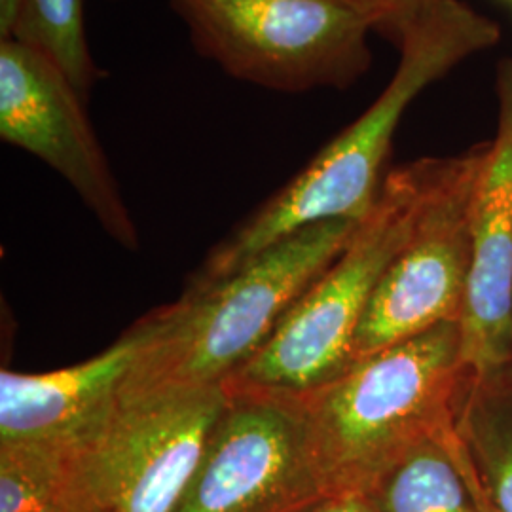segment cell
<instances>
[{"label":"cell","instance_id":"obj_9","mask_svg":"<svg viewBox=\"0 0 512 512\" xmlns=\"http://www.w3.org/2000/svg\"><path fill=\"white\" fill-rule=\"evenodd\" d=\"M0 139L59 173L110 238L126 249L139 247L86 99L52 59L16 38L0 40Z\"/></svg>","mask_w":512,"mask_h":512},{"label":"cell","instance_id":"obj_5","mask_svg":"<svg viewBox=\"0 0 512 512\" xmlns=\"http://www.w3.org/2000/svg\"><path fill=\"white\" fill-rule=\"evenodd\" d=\"M226 401L217 387H131L88 431L52 512H173Z\"/></svg>","mask_w":512,"mask_h":512},{"label":"cell","instance_id":"obj_20","mask_svg":"<svg viewBox=\"0 0 512 512\" xmlns=\"http://www.w3.org/2000/svg\"><path fill=\"white\" fill-rule=\"evenodd\" d=\"M346 2L357 6V8H363L368 14H372L374 21H376V14L380 10V0H346Z\"/></svg>","mask_w":512,"mask_h":512},{"label":"cell","instance_id":"obj_14","mask_svg":"<svg viewBox=\"0 0 512 512\" xmlns=\"http://www.w3.org/2000/svg\"><path fill=\"white\" fill-rule=\"evenodd\" d=\"M80 437L0 439V512H52Z\"/></svg>","mask_w":512,"mask_h":512},{"label":"cell","instance_id":"obj_8","mask_svg":"<svg viewBox=\"0 0 512 512\" xmlns=\"http://www.w3.org/2000/svg\"><path fill=\"white\" fill-rule=\"evenodd\" d=\"M224 389V406L173 512H294L325 495L298 395Z\"/></svg>","mask_w":512,"mask_h":512},{"label":"cell","instance_id":"obj_11","mask_svg":"<svg viewBox=\"0 0 512 512\" xmlns=\"http://www.w3.org/2000/svg\"><path fill=\"white\" fill-rule=\"evenodd\" d=\"M154 334L148 313L116 344L52 372H0V439L80 437L109 414Z\"/></svg>","mask_w":512,"mask_h":512},{"label":"cell","instance_id":"obj_7","mask_svg":"<svg viewBox=\"0 0 512 512\" xmlns=\"http://www.w3.org/2000/svg\"><path fill=\"white\" fill-rule=\"evenodd\" d=\"M488 148L442 158L410 238L366 308L351 365L442 323H461L473 266V200Z\"/></svg>","mask_w":512,"mask_h":512},{"label":"cell","instance_id":"obj_21","mask_svg":"<svg viewBox=\"0 0 512 512\" xmlns=\"http://www.w3.org/2000/svg\"><path fill=\"white\" fill-rule=\"evenodd\" d=\"M509 370L512 372V342H511V361H509Z\"/></svg>","mask_w":512,"mask_h":512},{"label":"cell","instance_id":"obj_3","mask_svg":"<svg viewBox=\"0 0 512 512\" xmlns=\"http://www.w3.org/2000/svg\"><path fill=\"white\" fill-rule=\"evenodd\" d=\"M361 222L311 224L270 245L228 277L194 281L152 311L154 336L131 387H217L249 363L294 302L348 247Z\"/></svg>","mask_w":512,"mask_h":512},{"label":"cell","instance_id":"obj_18","mask_svg":"<svg viewBox=\"0 0 512 512\" xmlns=\"http://www.w3.org/2000/svg\"><path fill=\"white\" fill-rule=\"evenodd\" d=\"M25 0H0V40L16 35Z\"/></svg>","mask_w":512,"mask_h":512},{"label":"cell","instance_id":"obj_4","mask_svg":"<svg viewBox=\"0 0 512 512\" xmlns=\"http://www.w3.org/2000/svg\"><path fill=\"white\" fill-rule=\"evenodd\" d=\"M442 158L391 169L348 247L283 317L268 342L224 385L302 395L351 365L357 329L378 283L410 238Z\"/></svg>","mask_w":512,"mask_h":512},{"label":"cell","instance_id":"obj_2","mask_svg":"<svg viewBox=\"0 0 512 512\" xmlns=\"http://www.w3.org/2000/svg\"><path fill=\"white\" fill-rule=\"evenodd\" d=\"M499 37L501 29L492 19L459 0H440L404 35L397 71L384 92L245 220V241L266 249L311 224L365 220L378 200L385 160L410 103L463 59L495 46Z\"/></svg>","mask_w":512,"mask_h":512},{"label":"cell","instance_id":"obj_19","mask_svg":"<svg viewBox=\"0 0 512 512\" xmlns=\"http://www.w3.org/2000/svg\"><path fill=\"white\" fill-rule=\"evenodd\" d=\"M465 454V452H463ZM465 469H467V475H469V480H471V484H473V488H475L476 501H478V505H480V511L482 512H497L494 507L486 501V497L482 495L480 492V488H478V482H476L475 471H473V467H471V463H469V459L465 456Z\"/></svg>","mask_w":512,"mask_h":512},{"label":"cell","instance_id":"obj_13","mask_svg":"<svg viewBox=\"0 0 512 512\" xmlns=\"http://www.w3.org/2000/svg\"><path fill=\"white\" fill-rule=\"evenodd\" d=\"M366 495L378 512H482L456 431L421 442Z\"/></svg>","mask_w":512,"mask_h":512},{"label":"cell","instance_id":"obj_16","mask_svg":"<svg viewBox=\"0 0 512 512\" xmlns=\"http://www.w3.org/2000/svg\"><path fill=\"white\" fill-rule=\"evenodd\" d=\"M440 0H380L374 21V33H382L395 44H401L408 29L423 18Z\"/></svg>","mask_w":512,"mask_h":512},{"label":"cell","instance_id":"obj_10","mask_svg":"<svg viewBox=\"0 0 512 512\" xmlns=\"http://www.w3.org/2000/svg\"><path fill=\"white\" fill-rule=\"evenodd\" d=\"M499 120L473 200V266L461 319L467 378H488L511 361L512 59L497 69Z\"/></svg>","mask_w":512,"mask_h":512},{"label":"cell","instance_id":"obj_6","mask_svg":"<svg viewBox=\"0 0 512 512\" xmlns=\"http://www.w3.org/2000/svg\"><path fill=\"white\" fill-rule=\"evenodd\" d=\"M196 52L281 93L346 90L368 71L374 16L346 0H169Z\"/></svg>","mask_w":512,"mask_h":512},{"label":"cell","instance_id":"obj_1","mask_svg":"<svg viewBox=\"0 0 512 512\" xmlns=\"http://www.w3.org/2000/svg\"><path fill=\"white\" fill-rule=\"evenodd\" d=\"M463 374L461 323H442L298 395L323 494H368L410 450L454 431Z\"/></svg>","mask_w":512,"mask_h":512},{"label":"cell","instance_id":"obj_17","mask_svg":"<svg viewBox=\"0 0 512 512\" xmlns=\"http://www.w3.org/2000/svg\"><path fill=\"white\" fill-rule=\"evenodd\" d=\"M294 512H378L366 494L321 495Z\"/></svg>","mask_w":512,"mask_h":512},{"label":"cell","instance_id":"obj_15","mask_svg":"<svg viewBox=\"0 0 512 512\" xmlns=\"http://www.w3.org/2000/svg\"><path fill=\"white\" fill-rule=\"evenodd\" d=\"M14 38L52 59L86 101L107 76L90 50L86 0H25Z\"/></svg>","mask_w":512,"mask_h":512},{"label":"cell","instance_id":"obj_12","mask_svg":"<svg viewBox=\"0 0 512 512\" xmlns=\"http://www.w3.org/2000/svg\"><path fill=\"white\" fill-rule=\"evenodd\" d=\"M454 431L486 501L512 512V372L467 378L459 389Z\"/></svg>","mask_w":512,"mask_h":512}]
</instances>
